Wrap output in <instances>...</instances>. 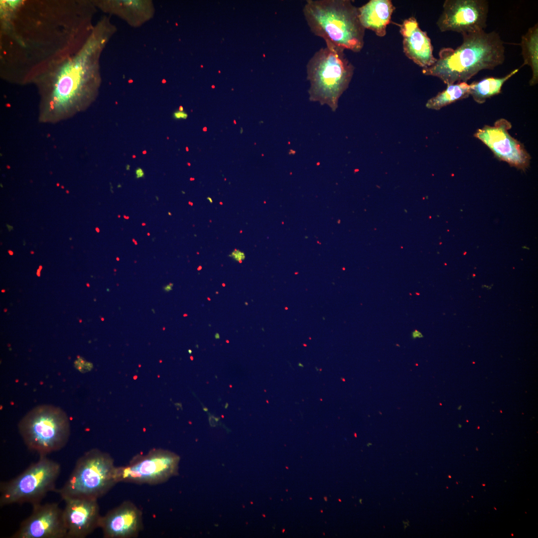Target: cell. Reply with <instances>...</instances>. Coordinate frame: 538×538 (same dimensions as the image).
Returning <instances> with one entry per match:
<instances>
[{
    "label": "cell",
    "mask_w": 538,
    "mask_h": 538,
    "mask_svg": "<svg viewBox=\"0 0 538 538\" xmlns=\"http://www.w3.org/2000/svg\"><path fill=\"white\" fill-rule=\"evenodd\" d=\"M155 197H156V200H158V197H157V196H156Z\"/></svg>",
    "instance_id": "obj_31"
},
{
    "label": "cell",
    "mask_w": 538,
    "mask_h": 538,
    "mask_svg": "<svg viewBox=\"0 0 538 538\" xmlns=\"http://www.w3.org/2000/svg\"><path fill=\"white\" fill-rule=\"evenodd\" d=\"M215 338L216 339H217L220 338V335H219V334L218 333H215Z\"/></svg>",
    "instance_id": "obj_25"
},
{
    "label": "cell",
    "mask_w": 538,
    "mask_h": 538,
    "mask_svg": "<svg viewBox=\"0 0 538 538\" xmlns=\"http://www.w3.org/2000/svg\"><path fill=\"white\" fill-rule=\"evenodd\" d=\"M124 218H125V219H129V217H127V216L126 217V216H125V215L124 216Z\"/></svg>",
    "instance_id": "obj_27"
},
{
    "label": "cell",
    "mask_w": 538,
    "mask_h": 538,
    "mask_svg": "<svg viewBox=\"0 0 538 538\" xmlns=\"http://www.w3.org/2000/svg\"><path fill=\"white\" fill-rule=\"evenodd\" d=\"M168 214H169V215H170V216L171 215V214L170 212H168Z\"/></svg>",
    "instance_id": "obj_32"
},
{
    "label": "cell",
    "mask_w": 538,
    "mask_h": 538,
    "mask_svg": "<svg viewBox=\"0 0 538 538\" xmlns=\"http://www.w3.org/2000/svg\"><path fill=\"white\" fill-rule=\"evenodd\" d=\"M135 177L137 179L144 177V173L142 168L137 167L135 170Z\"/></svg>",
    "instance_id": "obj_21"
},
{
    "label": "cell",
    "mask_w": 538,
    "mask_h": 538,
    "mask_svg": "<svg viewBox=\"0 0 538 538\" xmlns=\"http://www.w3.org/2000/svg\"><path fill=\"white\" fill-rule=\"evenodd\" d=\"M18 429L27 448L46 456L58 451L67 443L70 425L66 413L50 404L35 406L18 424Z\"/></svg>",
    "instance_id": "obj_6"
},
{
    "label": "cell",
    "mask_w": 538,
    "mask_h": 538,
    "mask_svg": "<svg viewBox=\"0 0 538 538\" xmlns=\"http://www.w3.org/2000/svg\"><path fill=\"white\" fill-rule=\"evenodd\" d=\"M469 89V84L465 82L447 85L446 89L429 99L425 106L429 109L439 110L457 101L468 97Z\"/></svg>",
    "instance_id": "obj_18"
},
{
    "label": "cell",
    "mask_w": 538,
    "mask_h": 538,
    "mask_svg": "<svg viewBox=\"0 0 538 538\" xmlns=\"http://www.w3.org/2000/svg\"><path fill=\"white\" fill-rule=\"evenodd\" d=\"M511 123L504 119L497 121L493 126H485L478 129L474 136L493 152L500 160L511 166L525 170L530 165L531 156L520 141L509 134Z\"/></svg>",
    "instance_id": "obj_10"
},
{
    "label": "cell",
    "mask_w": 538,
    "mask_h": 538,
    "mask_svg": "<svg viewBox=\"0 0 538 538\" xmlns=\"http://www.w3.org/2000/svg\"><path fill=\"white\" fill-rule=\"evenodd\" d=\"M412 337L413 338H421L422 337L421 333L417 330H414L412 333Z\"/></svg>",
    "instance_id": "obj_22"
},
{
    "label": "cell",
    "mask_w": 538,
    "mask_h": 538,
    "mask_svg": "<svg viewBox=\"0 0 538 538\" xmlns=\"http://www.w3.org/2000/svg\"><path fill=\"white\" fill-rule=\"evenodd\" d=\"M302 11L310 31L325 42L354 52L362 49L365 28L351 0H308Z\"/></svg>",
    "instance_id": "obj_2"
},
{
    "label": "cell",
    "mask_w": 538,
    "mask_h": 538,
    "mask_svg": "<svg viewBox=\"0 0 538 538\" xmlns=\"http://www.w3.org/2000/svg\"><path fill=\"white\" fill-rule=\"evenodd\" d=\"M1 292H4V290H1Z\"/></svg>",
    "instance_id": "obj_33"
},
{
    "label": "cell",
    "mask_w": 538,
    "mask_h": 538,
    "mask_svg": "<svg viewBox=\"0 0 538 538\" xmlns=\"http://www.w3.org/2000/svg\"><path fill=\"white\" fill-rule=\"evenodd\" d=\"M39 456L18 475L0 483V507L25 503L33 505L41 503L48 493L55 492L60 465L46 456Z\"/></svg>",
    "instance_id": "obj_7"
},
{
    "label": "cell",
    "mask_w": 538,
    "mask_h": 538,
    "mask_svg": "<svg viewBox=\"0 0 538 538\" xmlns=\"http://www.w3.org/2000/svg\"><path fill=\"white\" fill-rule=\"evenodd\" d=\"M117 466L108 453L93 448L85 452L77 461L64 484L57 493L66 498L98 500L118 483Z\"/></svg>",
    "instance_id": "obj_5"
},
{
    "label": "cell",
    "mask_w": 538,
    "mask_h": 538,
    "mask_svg": "<svg viewBox=\"0 0 538 538\" xmlns=\"http://www.w3.org/2000/svg\"><path fill=\"white\" fill-rule=\"evenodd\" d=\"M520 45L524 59L522 67H531L532 76L529 83L533 86L538 81V23L529 28L522 37Z\"/></svg>",
    "instance_id": "obj_16"
},
{
    "label": "cell",
    "mask_w": 538,
    "mask_h": 538,
    "mask_svg": "<svg viewBox=\"0 0 538 538\" xmlns=\"http://www.w3.org/2000/svg\"><path fill=\"white\" fill-rule=\"evenodd\" d=\"M63 501L67 538H84L99 528L102 516L98 500L66 498Z\"/></svg>",
    "instance_id": "obj_12"
},
{
    "label": "cell",
    "mask_w": 538,
    "mask_h": 538,
    "mask_svg": "<svg viewBox=\"0 0 538 538\" xmlns=\"http://www.w3.org/2000/svg\"><path fill=\"white\" fill-rule=\"evenodd\" d=\"M463 41L456 48H443L431 66L422 68L423 74L436 77L447 85L465 82L483 70H493L505 60L504 42L495 31L462 34Z\"/></svg>",
    "instance_id": "obj_1"
},
{
    "label": "cell",
    "mask_w": 538,
    "mask_h": 538,
    "mask_svg": "<svg viewBox=\"0 0 538 538\" xmlns=\"http://www.w3.org/2000/svg\"><path fill=\"white\" fill-rule=\"evenodd\" d=\"M173 117L174 119L176 120L186 119L188 117V114L183 111L178 110L173 113Z\"/></svg>",
    "instance_id": "obj_20"
},
{
    "label": "cell",
    "mask_w": 538,
    "mask_h": 538,
    "mask_svg": "<svg viewBox=\"0 0 538 538\" xmlns=\"http://www.w3.org/2000/svg\"><path fill=\"white\" fill-rule=\"evenodd\" d=\"M99 528L105 538H134L143 528L142 513L125 501L101 517Z\"/></svg>",
    "instance_id": "obj_13"
},
{
    "label": "cell",
    "mask_w": 538,
    "mask_h": 538,
    "mask_svg": "<svg viewBox=\"0 0 538 538\" xmlns=\"http://www.w3.org/2000/svg\"><path fill=\"white\" fill-rule=\"evenodd\" d=\"M122 187V186H121V185H120V184H119V186H118V187H119H119Z\"/></svg>",
    "instance_id": "obj_30"
},
{
    "label": "cell",
    "mask_w": 538,
    "mask_h": 538,
    "mask_svg": "<svg viewBox=\"0 0 538 538\" xmlns=\"http://www.w3.org/2000/svg\"><path fill=\"white\" fill-rule=\"evenodd\" d=\"M228 256L235 261L241 263L246 258V255L243 251L235 249Z\"/></svg>",
    "instance_id": "obj_19"
},
{
    "label": "cell",
    "mask_w": 538,
    "mask_h": 538,
    "mask_svg": "<svg viewBox=\"0 0 538 538\" xmlns=\"http://www.w3.org/2000/svg\"><path fill=\"white\" fill-rule=\"evenodd\" d=\"M208 299L209 300H210V298L209 297H208Z\"/></svg>",
    "instance_id": "obj_35"
},
{
    "label": "cell",
    "mask_w": 538,
    "mask_h": 538,
    "mask_svg": "<svg viewBox=\"0 0 538 538\" xmlns=\"http://www.w3.org/2000/svg\"><path fill=\"white\" fill-rule=\"evenodd\" d=\"M395 7L390 0H370L358 7L360 21L366 29L373 31L379 37L386 34Z\"/></svg>",
    "instance_id": "obj_15"
},
{
    "label": "cell",
    "mask_w": 538,
    "mask_h": 538,
    "mask_svg": "<svg viewBox=\"0 0 538 538\" xmlns=\"http://www.w3.org/2000/svg\"><path fill=\"white\" fill-rule=\"evenodd\" d=\"M96 230H97L96 231H97V232H99V228H96Z\"/></svg>",
    "instance_id": "obj_28"
},
{
    "label": "cell",
    "mask_w": 538,
    "mask_h": 538,
    "mask_svg": "<svg viewBox=\"0 0 538 538\" xmlns=\"http://www.w3.org/2000/svg\"><path fill=\"white\" fill-rule=\"evenodd\" d=\"M399 26L406 56L422 68L432 65L437 58L433 56L431 40L427 33L420 28L416 18L411 16Z\"/></svg>",
    "instance_id": "obj_14"
},
{
    "label": "cell",
    "mask_w": 538,
    "mask_h": 538,
    "mask_svg": "<svg viewBox=\"0 0 538 538\" xmlns=\"http://www.w3.org/2000/svg\"><path fill=\"white\" fill-rule=\"evenodd\" d=\"M11 538H67L63 510L57 503L33 505L31 514Z\"/></svg>",
    "instance_id": "obj_11"
},
{
    "label": "cell",
    "mask_w": 538,
    "mask_h": 538,
    "mask_svg": "<svg viewBox=\"0 0 538 538\" xmlns=\"http://www.w3.org/2000/svg\"><path fill=\"white\" fill-rule=\"evenodd\" d=\"M180 457L162 448H153L137 454L126 465L117 467L118 483L157 485L178 474Z\"/></svg>",
    "instance_id": "obj_8"
},
{
    "label": "cell",
    "mask_w": 538,
    "mask_h": 538,
    "mask_svg": "<svg viewBox=\"0 0 538 538\" xmlns=\"http://www.w3.org/2000/svg\"><path fill=\"white\" fill-rule=\"evenodd\" d=\"M245 303H246V304H247V305L248 304L247 302H245Z\"/></svg>",
    "instance_id": "obj_36"
},
{
    "label": "cell",
    "mask_w": 538,
    "mask_h": 538,
    "mask_svg": "<svg viewBox=\"0 0 538 538\" xmlns=\"http://www.w3.org/2000/svg\"><path fill=\"white\" fill-rule=\"evenodd\" d=\"M131 166L130 164H127L126 166V170H129L130 169Z\"/></svg>",
    "instance_id": "obj_26"
},
{
    "label": "cell",
    "mask_w": 538,
    "mask_h": 538,
    "mask_svg": "<svg viewBox=\"0 0 538 538\" xmlns=\"http://www.w3.org/2000/svg\"><path fill=\"white\" fill-rule=\"evenodd\" d=\"M147 235H148V236H149V233H147Z\"/></svg>",
    "instance_id": "obj_34"
},
{
    "label": "cell",
    "mask_w": 538,
    "mask_h": 538,
    "mask_svg": "<svg viewBox=\"0 0 538 538\" xmlns=\"http://www.w3.org/2000/svg\"><path fill=\"white\" fill-rule=\"evenodd\" d=\"M325 43L307 62V79L310 83L308 92L310 101L327 105L335 111L340 97L352 79L355 68L346 56L344 49Z\"/></svg>",
    "instance_id": "obj_4"
},
{
    "label": "cell",
    "mask_w": 538,
    "mask_h": 538,
    "mask_svg": "<svg viewBox=\"0 0 538 538\" xmlns=\"http://www.w3.org/2000/svg\"><path fill=\"white\" fill-rule=\"evenodd\" d=\"M488 11L486 0H446L436 24L441 32L462 34L484 30Z\"/></svg>",
    "instance_id": "obj_9"
},
{
    "label": "cell",
    "mask_w": 538,
    "mask_h": 538,
    "mask_svg": "<svg viewBox=\"0 0 538 538\" xmlns=\"http://www.w3.org/2000/svg\"><path fill=\"white\" fill-rule=\"evenodd\" d=\"M8 252H9V254L10 253V255H12V254H13V253L11 251H10V252L8 251Z\"/></svg>",
    "instance_id": "obj_29"
},
{
    "label": "cell",
    "mask_w": 538,
    "mask_h": 538,
    "mask_svg": "<svg viewBox=\"0 0 538 538\" xmlns=\"http://www.w3.org/2000/svg\"><path fill=\"white\" fill-rule=\"evenodd\" d=\"M206 199H207V200L209 201L210 203H211V204L213 203V201L212 198H211L210 197H207Z\"/></svg>",
    "instance_id": "obj_24"
},
{
    "label": "cell",
    "mask_w": 538,
    "mask_h": 538,
    "mask_svg": "<svg viewBox=\"0 0 538 538\" xmlns=\"http://www.w3.org/2000/svg\"><path fill=\"white\" fill-rule=\"evenodd\" d=\"M173 286V283H169L168 284L163 287V289L166 292H169L172 290Z\"/></svg>",
    "instance_id": "obj_23"
},
{
    "label": "cell",
    "mask_w": 538,
    "mask_h": 538,
    "mask_svg": "<svg viewBox=\"0 0 538 538\" xmlns=\"http://www.w3.org/2000/svg\"><path fill=\"white\" fill-rule=\"evenodd\" d=\"M519 69H515L502 77H486L469 84V94L478 104H483L487 99L501 93L503 84L516 74Z\"/></svg>",
    "instance_id": "obj_17"
},
{
    "label": "cell",
    "mask_w": 538,
    "mask_h": 538,
    "mask_svg": "<svg viewBox=\"0 0 538 538\" xmlns=\"http://www.w3.org/2000/svg\"><path fill=\"white\" fill-rule=\"evenodd\" d=\"M94 47L93 42H88L49 73L44 118L58 119L78 110L87 79L88 59Z\"/></svg>",
    "instance_id": "obj_3"
}]
</instances>
